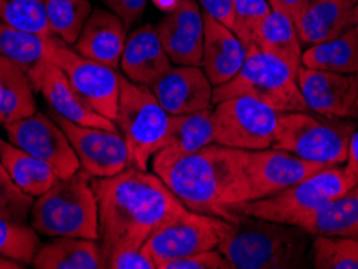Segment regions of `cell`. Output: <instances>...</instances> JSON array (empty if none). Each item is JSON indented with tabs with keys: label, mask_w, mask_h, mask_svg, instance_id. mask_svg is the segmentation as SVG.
I'll return each instance as SVG.
<instances>
[{
	"label": "cell",
	"mask_w": 358,
	"mask_h": 269,
	"mask_svg": "<svg viewBox=\"0 0 358 269\" xmlns=\"http://www.w3.org/2000/svg\"><path fill=\"white\" fill-rule=\"evenodd\" d=\"M215 144L242 150L270 149L279 112L254 97L238 96L215 103Z\"/></svg>",
	"instance_id": "cell-10"
},
{
	"label": "cell",
	"mask_w": 358,
	"mask_h": 269,
	"mask_svg": "<svg viewBox=\"0 0 358 269\" xmlns=\"http://www.w3.org/2000/svg\"><path fill=\"white\" fill-rule=\"evenodd\" d=\"M247 47L233 29L203 13V54L202 66L215 86L228 82L244 65Z\"/></svg>",
	"instance_id": "cell-19"
},
{
	"label": "cell",
	"mask_w": 358,
	"mask_h": 269,
	"mask_svg": "<svg viewBox=\"0 0 358 269\" xmlns=\"http://www.w3.org/2000/svg\"><path fill=\"white\" fill-rule=\"evenodd\" d=\"M310 235L297 226L238 215L220 250L233 269L303 268Z\"/></svg>",
	"instance_id": "cell-3"
},
{
	"label": "cell",
	"mask_w": 358,
	"mask_h": 269,
	"mask_svg": "<svg viewBox=\"0 0 358 269\" xmlns=\"http://www.w3.org/2000/svg\"><path fill=\"white\" fill-rule=\"evenodd\" d=\"M34 200V197L26 194L13 181L0 163V218L15 221V223H26L31 216Z\"/></svg>",
	"instance_id": "cell-35"
},
{
	"label": "cell",
	"mask_w": 358,
	"mask_h": 269,
	"mask_svg": "<svg viewBox=\"0 0 358 269\" xmlns=\"http://www.w3.org/2000/svg\"><path fill=\"white\" fill-rule=\"evenodd\" d=\"M357 184L349 168L328 166L271 197L250 200L234 208V216L247 215L300 228L321 208Z\"/></svg>",
	"instance_id": "cell-5"
},
{
	"label": "cell",
	"mask_w": 358,
	"mask_h": 269,
	"mask_svg": "<svg viewBox=\"0 0 358 269\" xmlns=\"http://www.w3.org/2000/svg\"><path fill=\"white\" fill-rule=\"evenodd\" d=\"M120 65L129 81L150 87L173 63L163 49L155 26L144 24L126 38Z\"/></svg>",
	"instance_id": "cell-21"
},
{
	"label": "cell",
	"mask_w": 358,
	"mask_h": 269,
	"mask_svg": "<svg viewBox=\"0 0 358 269\" xmlns=\"http://www.w3.org/2000/svg\"><path fill=\"white\" fill-rule=\"evenodd\" d=\"M50 116L66 134L81 170L91 177H110L131 166L128 147L118 131L76 124L55 112Z\"/></svg>",
	"instance_id": "cell-12"
},
{
	"label": "cell",
	"mask_w": 358,
	"mask_h": 269,
	"mask_svg": "<svg viewBox=\"0 0 358 269\" xmlns=\"http://www.w3.org/2000/svg\"><path fill=\"white\" fill-rule=\"evenodd\" d=\"M152 2L155 3L157 8H160V10H163V12L168 13V12H171V10H175L181 0H152Z\"/></svg>",
	"instance_id": "cell-43"
},
{
	"label": "cell",
	"mask_w": 358,
	"mask_h": 269,
	"mask_svg": "<svg viewBox=\"0 0 358 269\" xmlns=\"http://www.w3.org/2000/svg\"><path fill=\"white\" fill-rule=\"evenodd\" d=\"M302 65L313 70L355 75L358 71V34L352 28L334 39L308 45L302 52Z\"/></svg>",
	"instance_id": "cell-29"
},
{
	"label": "cell",
	"mask_w": 358,
	"mask_h": 269,
	"mask_svg": "<svg viewBox=\"0 0 358 269\" xmlns=\"http://www.w3.org/2000/svg\"><path fill=\"white\" fill-rule=\"evenodd\" d=\"M300 228L310 235H341L358 239V184L321 208Z\"/></svg>",
	"instance_id": "cell-28"
},
{
	"label": "cell",
	"mask_w": 358,
	"mask_h": 269,
	"mask_svg": "<svg viewBox=\"0 0 358 269\" xmlns=\"http://www.w3.org/2000/svg\"><path fill=\"white\" fill-rule=\"evenodd\" d=\"M44 3L52 34L59 36L68 45H75L84 23L92 13L91 2L89 0H44Z\"/></svg>",
	"instance_id": "cell-31"
},
{
	"label": "cell",
	"mask_w": 358,
	"mask_h": 269,
	"mask_svg": "<svg viewBox=\"0 0 358 269\" xmlns=\"http://www.w3.org/2000/svg\"><path fill=\"white\" fill-rule=\"evenodd\" d=\"M49 60L65 73L75 91L94 112L115 123L118 115L121 79L117 70L80 55L62 39L52 49Z\"/></svg>",
	"instance_id": "cell-11"
},
{
	"label": "cell",
	"mask_w": 358,
	"mask_h": 269,
	"mask_svg": "<svg viewBox=\"0 0 358 269\" xmlns=\"http://www.w3.org/2000/svg\"><path fill=\"white\" fill-rule=\"evenodd\" d=\"M126 44V24L105 8L92 10L75 42L78 54L117 70Z\"/></svg>",
	"instance_id": "cell-20"
},
{
	"label": "cell",
	"mask_w": 358,
	"mask_h": 269,
	"mask_svg": "<svg viewBox=\"0 0 358 269\" xmlns=\"http://www.w3.org/2000/svg\"><path fill=\"white\" fill-rule=\"evenodd\" d=\"M26 75H28L34 91L39 92L45 99V102L50 105V108L63 118L70 119L76 124L118 131V126L112 119L94 112L84 102V99L68 81L65 73L54 61L42 60L38 65L29 68Z\"/></svg>",
	"instance_id": "cell-16"
},
{
	"label": "cell",
	"mask_w": 358,
	"mask_h": 269,
	"mask_svg": "<svg viewBox=\"0 0 358 269\" xmlns=\"http://www.w3.org/2000/svg\"><path fill=\"white\" fill-rule=\"evenodd\" d=\"M31 265L36 269H103L105 258L97 240L57 237L39 247Z\"/></svg>",
	"instance_id": "cell-23"
},
{
	"label": "cell",
	"mask_w": 358,
	"mask_h": 269,
	"mask_svg": "<svg viewBox=\"0 0 358 269\" xmlns=\"http://www.w3.org/2000/svg\"><path fill=\"white\" fill-rule=\"evenodd\" d=\"M36 113L34 89L18 63L0 55V124Z\"/></svg>",
	"instance_id": "cell-25"
},
{
	"label": "cell",
	"mask_w": 358,
	"mask_h": 269,
	"mask_svg": "<svg viewBox=\"0 0 358 269\" xmlns=\"http://www.w3.org/2000/svg\"><path fill=\"white\" fill-rule=\"evenodd\" d=\"M352 28L357 31L358 34V2L355 3V8H354V20H352Z\"/></svg>",
	"instance_id": "cell-45"
},
{
	"label": "cell",
	"mask_w": 358,
	"mask_h": 269,
	"mask_svg": "<svg viewBox=\"0 0 358 269\" xmlns=\"http://www.w3.org/2000/svg\"><path fill=\"white\" fill-rule=\"evenodd\" d=\"M102 2L110 12L118 15L128 28L144 15L149 0H102Z\"/></svg>",
	"instance_id": "cell-39"
},
{
	"label": "cell",
	"mask_w": 358,
	"mask_h": 269,
	"mask_svg": "<svg viewBox=\"0 0 358 269\" xmlns=\"http://www.w3.org/2000/svg\"><path fill=\"white\" fill-rule=\"evenodd\" d=\"M59 36H42L23 31L0 21V55L10 58L28 71L42 60H49Z\"/></svg>",
	"instance_id": "cell-30"
},
{
	"label": "cell",
	"mask_w": 358,
	"mask_h": 269,
	"mask_svg": "<svg viewBox=\"0 0 358 269\" xmlns=\"http://www.w3.org/2000/svg\"><path fill=\"white\" fill-rule=\"evenodd\" d=\"M8 140L55 168L60 179L81 170L80 160L63 129L52 118L36 112L13 123L5 124Z\"/></svg>",
	"instance_id": "cell-13"
},
{
	"label": "cell",
	"mask_w": 358,
	"mask_h": 269,
	"mask_svg": "<svg viewBox=\"0 0 358 269\" xmlns=\"http://www.w3.org/2000/svg\"><path fill=\"white\" fill-rule=\"evenodd\" d=\"M247 152L210 144L182 157L154 155V171L191 212L234 223V208L250 202Z\"/></svg>",
	"instance_id": "cell-2"
},
{
	"label": "cell",
	"mask_w": 358,
	"mask_h": 269,
	"mask_svg": "<svg viewBox=\"0 0 358 269\" xmlns=\"http://www.w3.org/2000/svg\"><path fill=\"white\" fill-rule=\"evenodd\" d=\"M229 229L231 221L228 219L191 212L186 208L175 218L160 226L145 240L142 250L160 269L166 261L217 249L220 242L228 235Z\"/></svg>",
	"instance_id": "cell-9"
},
{
	"label": "cell",
	"mask_w": 358,
	"mask_h": 269,
	"mask_svg": "<svg viewBox=\"0 0 358 269\" xmlns=\"http://www.w3.org/2000/svg\"><path fill=\"white\" fill-rule=\"evenodd\" d=\"M308 2L310 0H270L271 7L281 10V12L289 15L294 21L297 20V17L302 13V10Z\"/></svg>",
	"instance_id": "cell-41"
},
{
	"label": "cell",
	"mask_w": 358,
	"mask_h": 269,
	"mask_svg": "<svg viewBox=\"0 0 358 269\" xmlns=\"http://www.w3.org/2000/svg\"><path fill=\"white\" fill-rule=\"evenodd\" d=\"M268 2H270V0H268ZM270 5H271V3H270Z\"/></svg>",
	"instance_id": "cell-49"
},
{
	"label": "cell",
	"mask_w": 358,
	"mask_h": 269,
	"mask_svg": "<svg viewBox=\"0 0 358 269\" xmlns=\"http://www.w3.org/2000/svg\"><path fill=\"white\" fill-rule=\"evenodd\" d=\"M91 179L84 170L59 179L54 187L36 197L31 226L47 237L99 240V202Z\"/></svg>",
	"instance_id": "cell-4"
},
{
	"label": "cell",
	"mask_w": 358,
	"mask_h": 269,
	"mask_svg": "<svg viewBox=\"0 0 358 269\" xmlns=\"http://www.w3.org/2000/svg\"><path fill=\"white\" fill-rule=\"evenodd\" d=\"M247 96L270 105L279 113L308 112L297 84V73L257 44L247 47L244 65L231 81L213 87V103Z\"/></svg>",
	"instance_id": "cell-6"
},
{
	"label": "cell",
	"mask_w": 358,
	"mask_h": 269,
	"mask_svg": "<svg viewBox=\"0 0 358 269\" xmlns=\"http://www.w3.org/2000/svg\"><path fill=\"white\" fill-rule=\"evenodd\" d=\"M0 21L29 33L52 36L44 0H0Z\"/></svg>",
	"instance_id": "cell-34"
},
{
	"label": "cell",
	"mask_w": 358,
	"mask_h": 269,
	"mask_svg": "<svg viewBox=\"0 0 358 269\" xmlns=\"http://www.w3.org/2000/svg\"><path fill=\"white\" fill-rule=\"evenodd\" d=\"M355 123L342 118L313 116L308 112L279 113L273 147L323 166L347 161Z\"/></svg>",
	"instance_id": "cell-7"
},
{
	"label": "cell",
	"mask_w": 358,
	"mask_h": 269,
	"mask_svg": "<svg viewBox=\"0 0 358 269\" xmlns=\"http://www.w3.org/2000/svg\"><path fill=\"white\" fill-rule=\"evenodd\" d=\"M171 63L200 66L203 54V13L194 0H181L155 26Z\"/></svg>",
	"instance_id": "cell-17"
},
{
	"label": "cell",
	"mask_w": 358,
	"mask_h": 269,
	"mask_svg": "<svg viewBox=\"0 0 358 269\" xmlns=\"http://www.w3.org/2000/svg\"><path fill=\"white\" fill-rule=\"evenodd\" d=\"M38 249L39 237L33 226L0 218V256L31 265Z\"/></svg>",
	"instance_id": "cell-33"
},
{
	"label": "cell",
	"mask_w": 358,
	"mask_h": 269,
	"mask_svg": "<svg viewBox=\"0 0 358 269\" xmlns=\"http://www.w3.org/2000/svg\"><path fill=\"white\" fill-rule=\"evenodd\" d=\"M310 253L317 269H358V239L354 237L315 235Z\"/></svg>",
	"instance_id": "cell-32"
},
{
	"label": "cell",
	"mask_w": 358,
	"mask_h": 269,
	"mask_svg": "<svg viewBox=\"0 0 358 269\" xmlns=\"http://www.w3.org/2000/svg\"><path fill=\"white\" fill-rule=\"evenodd\" d=\"M354 8V0H310L294 21L302 45L338 38L352 26Z\"/></svg>",
	"instance_id": "cell-22"
},
{
	"label": "cell",
	"mask_w": 358,
	"mask_h": 269,
	"mask_svg": "<svg viewBox=\"0 0 358 269\" xmlns=\"http://www.w3.org/2000/svg\"><path fill=\"white\" fill-rule=\"evenodd\" d=\"M354 2H355V3H357V2H358V0H354Z\"/></svg>",
	"instance_id": "cell-48"
},
{
	"label": "cell",
	"mask_w": 358,
	"mask_h": 269,
	"mask_svg": "<svg viewBox=\"0 0 358 269\" xmlns=\"http://www.w3.org/2000/svg\"><path fill=\"white\" fill-rule=\"evenodd\" d=\"M91 182L99 202V240L105 261L117 250L142 249L160 226L186 210L159 174L133 165Z\"/></svg>",
	"instance_id": "cell-1"
},
{
	"label": "cell",
	"mask_w": 358,
	"mask_h": 269,
	"mask_svg": "<svg viewBox=\"0 0 358 269\" xmlns=\"http://www.w3.org/2000/svg\"><path fill=\"white\" fill-rule=\"evenodd\" d=\"M347 168L354 174L355 181L358 184V129L354 133L349 144V155H347Z\"/></svg>",
	"instance_id": "cell-42"
},
{
	"label": "cell",
	"mask_w": 358,
	"mask_h": 269,
	"mask_svg": "<svg viewBox=\"0 0 358 269\" xmlns=\"http://www.w3.org/2000/svg\"><path fill=\"white\" fill-rule=\"evenodd\" d=\"M160 269H233L220 250L212 249L163 263Z\"/></svg>",
	"instance_id": "cell-37"
},
{
	"label": "cell",
	"mask_w": 358,
	"mask_h": 269,
	"mask_svg": "<svg viewBox=\"0 0 358 269\" xmlns=\"http://www.w3.org/2000/svg\"><path fill=\"white\" fill-rule=\"evenodd\" d=\"M24 268V265H21L18 261L10 260V258L0 256V269H21Z\"/></svg>",
	"instance_id": "cell-44"
},
{
	"label": "cell",
	"mask_w": 358,
	"mask_h": 269,
	"mask_svg": "<svg viewBox=\"0 0 358 269\" xmlns=\"http://www.w3.org/2000/svg\"><path fill=\"white\" fill-rule=\"evenodd\" d=\"M355 76H357V84H358V71L355 73ZM357 119H358V97H357Z\"/></svg>",
	"instance_id": "cell-46"
},
{
	"label": "cell",
	"mask_w": 358,
	"mask_h": 269,
	"mask_svg": "<svg viewBox=\"0 0 358 269\" xmlns=\"http://www.w3.org/2000/svg\"><path fill=\"white\" fill-rule=\"evenodd\" d=\"M150 89L170 115L196 113L213 103V84L199 66H171Z\"/></svg>",
	"instance_id": "cell-18"
},
{
	"label": "cell",
	"mask_w": 358,
	"mask_h": 269,
	"mask_svg": "<svg viewBox=\"0 0 358 269\" xmlns=\"http://www.w3.org/2000/svg\"><path fill=\"white\" fill-rule=\"evenodd\" d=\"M108 269H159L155 261L142 249H121L113 252L105 261Z\"/></svg>",
	"instance_id": "cell-38"
},
{
	"label": "cell",
	"mask_w": 358,
	"mask_h": 269,
	"mask_svg": "<svg viewBox=\"0 0 358 269\" xmlns=\"http://www.w3.org/2000/svg\"><path fill=\"white\" fill-rule=\"evenodd\" d=\"M297 84L307 110L326 118H357L358 84L355 75L300 66Z\"/></svg>",
	"instance_id": "cell-14"
},
{
	"label": "cell",
	"mask_w": 358,
	"mask_h": 269,
	"mask_svg": "<svg viewBox=\"0 0 358 269\" xmlns=\"http://www.w3.org/2000/svg\"><path fill=\"white\" fill-rule=\"evenodd\" d=\"M320 163L307 161L291 152L275 149L247 152V174L250 181L252 200L271 197L294 186L305 177L323 170Z\"/></svg>",
	"instance_id": "cell-15"
},
{
	"label": "cell",
	"mask_w": 358,
	"mask_h": 269,
	"mask_svg": "<svg viewBox=\"0 0 358 269\" xmlns=\"http://www.w3.org/2000/svg\"><path fill=\"white\" fill-rule=\"evenodd\" d=\"M255 44L268 54L287 63L294 73L302 66V42L299 39L296 23L281 10L271 7L262 21Z\"/></svg>",
	"instance_id": "cell-27"
},
{
	"label": "cell",
	"mask_w": 358,
	"mask_h": 269,
	"mask_svg": "<svg viewBox=\"0 0 358 269\" xmlns=\"http://www.w3.org/2000/svg\"><path fill=\"white\" fill-rule=\"evenodd\" d=\"M215 144L213 110L205 108L189 115H171L166 144L157 154L182 157Z\"/></svg>",
	"instance_id": "cell-26"
},
{
	"label": "cell",
	"mask_w": 358,
	"mask_h": 269,
	"mask_svg": "<svg viewBox=\"0 0 358 269\" xmlns=\"http://www.w3.org/2000/svg\"><path fill=\"white\" fill-rule=\"evenodd\" d=\"M268 0H234V34L245 47L255 44L262 21L270 13Z\"/></svg>",
	"instance_id": "cell-36"
},
{
	"label": "cell",
	"mask_w": 358,
	"mask_h": 269,
	"mask_svg": "<svg viewBox=\"0 0 358 269\" xmlns=\"http://www.w3.org/2000/svg\"><path fill=\"white\" fill-rule=\"evenodd\" d=\"M2 142H3V139H2V137H0V147H2Z\"/></svg>",
	"instance_id": "cell-47"
},
{
	"label": "cell",
	"mask_w": 358,
	"mask_h": 269,
	"mask_svg": "<svg viewBox=\"0 0 358 269\" xmlns=\"http://www.w3.org/2000/svg\"><path fill=\"white\" fill-rule=\"evenodd\" d=\"M118 129L128 147L131 165L147 171L150 158L166 144L171 115L162 107L152 89L121 75Z\"/></svg>",
	"instance_id": "cell-8"
},
{
	"label": "cell",
	"mask_w": 358,
	"mask_h": 269,
	"mask_svg": "<svg viewBox=\"0 0 358 269\" xmlns=\"http://www.w3.org/2000/svg\"><path fill=\"white\" fill-rule=\"evenodd\" d=\"M203 13L220 21L226 28H234V0H199Z\"/></svg>",
	"instance_id": "cell-40"
},
{
	"label": "cell",
	"mask_w": 358,
	"mask_h": 269,
	"mask_svg": "<svg viewBox=\"0 0 358 269\" xmlns=\"http://www.w3.org/2000/svg\"><path fill=\"white\" fill-rule=\"evenodd\" d=\"M0 163L5 166L10 176L31 197L45 194L60 176L55 168L41 158L21 150L10 140H3L0 147Z\"/></svg>",
	"instance_id": "cell-24"
}]
</instances>
